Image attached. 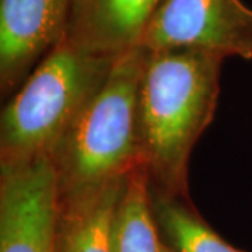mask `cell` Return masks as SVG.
I'll return each instance as SVG.
<instances>
[{
  "mask_svg": "<svg viewBox=\"0 0 252 252\" xmlns=\"http://www.w3.org/2000/svg\"><path fill=\"white\" fill-rule=\"evenodd\" d=\"M114 59L89 52L67 38L55 46L1 111L0 164L51 157L105 81Z\"/></svg>",
  "mask_w": 252,
  "mask_h": 252,
  "instance_id": "cell-3",
  "label": "cell"
},
{
  "mask_svg": "<svg viewBox=\"0 0 252 252\" xmlns=\"http://www.w3.org/2000/svg\"><path fill=\"white\" fill-rule=\"evenodd\" d=\"M58 212L51 157L0 164V252H54Z\"/></svg>",
  "mask_w": 252,
  "mask_h": 252,
  "instance_id": "cell-5",
  "label": "cell"
},
{
  "mask_svg": "<svg viewBox=\"0 0 252 252\" xmlns=\"http://www.w3.org/2000/svg\"><path fill=\"white\" fill-rule=\"evenodd\" d=\"M73 0H0V91L13 95L66 38Z\"/></svg>",
  "mask_w": 252,
  "mask_h": 252,
  "instance_id": "cell-6",
  "label": "cell"
},
{
  "mask_svg": "<svg viewBox=\"0 0 252 252\" xmlns=\"http://www.w3.org/2000/svg\"><path fill=\"white\" fill-rule=\"evenodd\" d=\"M223 62L199 51H147L137 130L140 160L153 192L189 196V158L216 114Z\"/></svg>",
  "mask_w": 252,
  "mask_h": 252,
  "instance_id": "cell-1",
  "label": "cell"
},
{
  "mask_svg": "<svg viewBox=\"0 0 252 252\" xmlns=\"http://www.w3.org/2000/svg\"><path fill=\"white\" fill-rule=\"evenodd\" d=\"M146 59L142 46L115 56L105 81L56 146L51 160L59 198L124 180L142 162L137 97Z\"/></svg>",
  "mask_w": 252,
  "mask_h": 252,
  "instance_id": "cell-2",
  "label": "cell"
},
{
  "mask_svg": "<svg viewBox=\"0 0 252 252\" xmlns=\"http://www.w3.org/2000/svg\"><path fill=\"white\" fill-rule=\"evenodd\" d=\"M124 180L59 198L54 252H111V223Z\"/></svg>",
  "mask_w": 252,
  "mask_h": 252,
  "instance_id": "cell-8",
  "label": "cell"
},
{
  "mask_svg": "<svg viewBox=\"0 0 252 252\" xmlns=\"http://www.w3.org/2000/svg\"><path fill=\"white\" fill-rule=\"evenodd\" d=\"M164 0H73L66 38L95 55L115 58L140 45Z\"/></svg>",
  "mask_w": 252,
  "mask_h": 252,
  "instance_id": "cell-7",
  "label": "cell"
},
{
  "mask_svg": "<svg viewBox=\"0 0 252 252\" xmlns=\"http://www.w3.org/2000/svg\"><path fill=\"white\" fill-rule=\"evenodd\" d=\"M109 247L111 252H175L162 241L143 162L124 180L111 223Z\"/></svg>",
  "mask_w": 252,
  "mask_h": 252,
  "instance_id": "cell-9",
  "label": "cell"
},
{
  "mask_svg": "<svg viewBox=\"0 0 252 252\" xmlns=\"http://www.w3.org/2000/svg\"><path fill=\"white\" fill-rule=\"evenodd\" d=\"M146 51L252 59V9L243 0H164L140 41Z\"/></svg>",
  "mask_w": 252,
  "mask_h": 252,
  "instance_id": "cell-4",
  "label": "cell"
},
{
  "mask_svg": "<svg viewBox=\"0 0 252 252\" xmlns=\"http://www.w3.org/2000/svg\"><path fill=\"white\" fill-rule=\"evenodd\" d=\"M152 202L160 233L175 252H244L207 224L189 196L152 190Z\"/></svg>",
  "mask_w": 252,
  "mask_h": 252,
  "instance_id": "cell-10",
  "label": "cell"
}]
</instances>
